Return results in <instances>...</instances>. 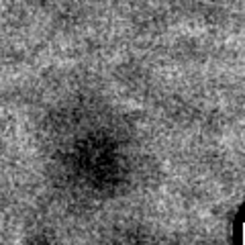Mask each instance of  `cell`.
<instances>
[{
  "instance_id": "cell-1",
  "label": "cell",
  "mask_w": 245,
  "mask_h": 245,
  "mask_svg": "<svg viewBox=\"0 0 245 245\" xmlns=\"http://www.w3.org/2000/svg\"><path fill=\"white\" fill-rule=\"evenodd\" d=\"M243 243H245V223H243Z\"/></svg>"
}]
</instances>
